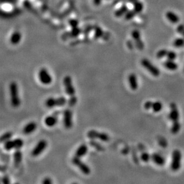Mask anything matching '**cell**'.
<instances>
[{"label":"cell","instance_id":"1","mask_svg":"<svg viewBox=\"0 0 184 184\" xmlns=\"http://www.w3.org/2000/svg\"><path fill=\"white\" fill-rule=\"evenodd\" d=\"M9 91L11 105L15 108L19 107L21 104V101L19 96L18 86L16 82H11L10 83Z\"/></svg>","mask_w":184,"mask_h":184},{"label":"cell","instance_id":"2","mask_svg":"<svg viewBox=\"0 0 184 184\" xmlns=\"http://www.w3.org/2000/svg\"><path fill=\"white\" fill-rule=\"evenodd\" d=\"M67 103L66 98L63 96L58 98L49 97L45 101V105L49 109L53 108L54 107H62Z\"/></svg>","mask_w":184,"mask_h":184},{"label":"cell","instance_id":"3","mask_svg":"<svg viewBox=\"0 0 184 184\" xmlns=\"http://www.w3.org/2000/svg\"><path fill=\"white\" fill-rule=\"evenodd\" d=\"M24 142L21 138H16L15 139H10L5 142L4 148L7 151H10L13 149L20 150L23 147Z\"/></svg>","mask_w":184,"mask_h":184},{"label":"cell","instance_id":"4","mask_svg":"<svg viewBox=\"0 0 184 184\" xmlns=\"http://www.w3.org/2000/svg\"><path fill=\"white\" fill-rule=\"evenodd\" d=\"M182 154L178 150H175L172 152L170 168L173 171H178L181 166Z\"/></svg>","mask_w":184,"mask_h":184},{"label":"cell","instance_id":"5","mask_svg":"<svg viewBox=\"0 0 184 184\" xmlns=\"http://www.w3.org/2000/svg\"><path fill=\"white\" fill-rule=\"evenodd\" d=\"M141 65L144 67V68L148 72H150L152 76L155 77H157L160 75V70L154 66L153 64L147 58H144L141 62Z\"/></svg>","mask_w":184,"mask_h":184},{"label":"cell","instance_id":"6","mask_svg":"<svg viewBox=\"0 0 184 184\" xmlns=\"http://www.w3.org/2000/svg\"><path fill=\"white\" fill-rule=\"evenodd\" d=\"M39 80L43 85H48L53 81L52 76L45 68H42L38 72Z\"/></svg>","mask_w":184,"mask_h":184},{"label":"cell","instance_id":"7","mask_svg":"<svg viewBox=\"0 0 184 184\" xmlns=\"http://www.w3.org/2000/svg\"><path fill=\"white\" fill-rule=\"evenodd\" d=\"M87 136L90 139H98L102 141L107 142L109 140V136L104 132H98L96 130H90L87 133Z\"/></svg>","mask_w":184,"mask_h":184},{"label":"cell","instance_id":"8","mask_svg":"<svg viewBox=\"0 0 184 184\" xmlns=\"http://www.w3.org/2000/svg\"><path fill=\"white\" fill-rule=\"evenodd\" d=\"M80 159V158L79 157L75 156L72 159V163L75 166H77L83 174L89 175L91 172V169L89 168L88 165H87L85 163H84L83 161H82Z\"/></svg>","mask_w":184,"mask_h":184},{"label":"cell","instance_id":"9","mask_svg":"<svg viewBox=\"0 0 184 184\" xmlns=\"http://www.w3.org/2000/svg\"><path fill=\"white\" fill-rule=\"evenodd\" d=\"M47 147V142L45 139H41L35 146L31 152L33 157H38L46 149Z\"/></svg>","mask_w":184,"mask_h":184},{"label":"cell","instance_id":"10","mask_svg":"<svg viewBox=\"0 0 184 184\" xmlns=\"http://www.w3.org/2000/svg\"><path fill=\"white\" fill-rule=\"evenodd\" d=\"M63 84L66 94L70 96H75V89L73 85L72 78L70 76H66L64 77L63 79Z\"/></svg>","mask_w":184,"mask_h":184},{"label":"cell","instance_id":"11","mask_svg":"<svg viewBox=\"0 0 184 184\" xmlns=\"http://www.w3.org/2000/svg\"><path fill=\"white\" fill-rule=\"evenodd\" d=\"M63 125L67 129H70L73 126V113L70 109L63 111Z\"/></svg>","mask_w":184,"mask_h":184},{"label":"cell","instance_id":"12","mask_svg":"<svg viewBox=\"0 0 184 184\" xmlns=\"http://www.w3.org/2000/svg\"><path fill=\"white\" fill-rule=\"evenodd\" d=\"M60 111L54 112L53 114L48 116L45 118L44 123L48 127H53L56 125L58 122V116L60 114Z\"/></svg>","mask_w":184,"mask_h":184},{"label":"cell","instance_id":"13","mask_svg":"<svg viewBox=\"0 0 184 184\" xmlns=\"http://www.w3.org/2000/svg\"><path fill=\"white\" fill-rule=\"evenodd\" d=\"M169 118L170 120L173 122H178L179 119V113L177 109L176 104L172 103L170 105V112L169 114Z\"/></svg>","mask_w":184,"mask_h":184},{"label":"cell","instance_id":"14","mask_svg":"<svg viewBox=\"0 0 184 184\" xmlns=\"http://www.w3.org/2000/svg\"><path fill=\"white\" fill-rule=\"evenodd\" d=\"M37 128V124L35 122H31L27 123L23 129V133L25 135H30Z\"/></svg>","mask_w":184,"mask_h":184},{"label":"cell","instance_id":"15","mask_svg":"<svg viewBox=\"0 0 184 184\" xmlns=\"http://www.w3.org/2000/svg\"><path fill=\"white\" fill-rule=\"evenodd\" d=\"M128 82L132 90L135 91L138 87V80L135 74L131 73L128 76Z\"/></svg>","mask_w":184,"mask_h":184},{"label":"cell","instance_id":"16","mask_svg":"<svg viewBox=\"0 0 184 184\" xmlns=\"http://www.w3.org/2000/svg\"><path fill=\"white\" fill-rule=\"evenodd\" d=\"M88 148L86 144H82L77 148L75 152V156L81 158L85 156L88 152Z\"/></svg>","mask_w":184,"mask_h":184},{"label":"cell","instance_id":"17","mask_svg":"<svg viewBox=\"0 0 184 184\" xmlns=\"http://www.w3.org/2000/svg\"><path fill=\"white\" fill-rule=\"evenodd\" d=\"M14 165L16 168H18L22 161V152L20 150H16V152L13 154Z\"/></svg>","mask_w":184,"mask_h":184},{"label":"cell","instance_id":"18","mask_svg":"<svg viewBox=\"0 0 184 184\" xmlns=\"http://www.w3.org/2000/svg\"><path fill=\"white\" fill-rule=\"evenodd\" d=\"M152 161L159 166H163L165 163V158L157 153H154L152 155Z\"/></svg>","mask_w":184,"mask_h":184},{"label":"cell","instance_id":"19","mask_svg":"<svg viewBox=\"0 0 184 184\" xmlns=\"http://www.w3.org/2000/svg\"><path fill=\"white\" fill-rule=\"evenodd\" d=\"M166 17L168 19L169 21L172 24H176L179 22V16L172 11H168L166 13Z\"/></svg>","mask_w":184,"mask_h":184},{"label":"cell","instance_id":"20","mask_svg":"<svg viewBox=\"0 0 184 184\" xmlns=\"http://www.w3.org/2000/svg\"><path fill=\"white\" fill-rule=\"evenodd\" d=\"M22 39V35L19 32H15L11 36L10 42L13 45L18 44Z\"/></svg>","mask_w":184,"mask_h":184},{"label":"cell","instance_id":"21","mask_svg":"<svg viewBox=\"0 0 184 184\" xmlns=\"http://www.w3.org/2000/svg\"><path fill=\"white\" fill-rule=\"evenodd\" d=\"M164 66L170 71H176L178 68V65L173 60H168L164 63Z\"/></svg>","mask_w":184,"mask_h":184},{"label":"cell","instance_id":"22","mask_svg":"<svg viewBox=\"0 0 184 184\" xmlns=\"http://www.w3.org/2000/svg\"><path fill=\"white\" fill-rule=\"evenodd\" d=\"M128 6L126 5H123L115 11L114 15L117 17H120L121 16L125 15V14L128 12Z\"/></svg>","mask_w":184,"mask_h":184},{"label":"cell","instance_id":"23","mask_svg":"<svg viewBox=\"0 0 184 184\" xmlns=\"http://www.w3.org/2000/svg\"><path fill=\"white\" fill-rule=\"evenodd\" d=\"M89 144L95 149H96L97 151L98 152H103L104 150V148L103 146L101 144L98 143V142H96V141H94V139H91V141H90L89 142Z\"/></svg>","mask_w":184,"mask_h":184},{"label":"cell","instance_id":"24","mask_svg":"<svg viewBox=\"0 0 184 184\" xmlns=\"http://www.w3.org/2000/svg\"><path fill=\"white\" fill-rule=\"evenodd\" d=\"M143 8H144V5L141 2L137 1L134 3V9L133 10L136 12V14L141 13L143 11Z\"/></svg>","mask_w":184,"mask_h":184},{"label":"cell","instance_id":"25","mask_svg":"<svg viewBox=\"0 0 184 184\" xmlns=\"http://www.w3.org/2000/svg\"><path fill=\"white\" fill-rule=\"evenodd\" d=\"M181 128V125L179 122H173V125L172 126L170 131L173 134H176L179 132Z\"/></svg>","mask_w":184,"mask_h":184},{"label":"cell","instance_id":"26","mask_svg":"<svg viewBox=\"0 0 184 184\" xmlns=\"http://www.w3.org/2000/svg\"><path fill=\"white\" fill-rule=\"evenodd\" d=\"M13 134L10 131H8V132L4 133L1 136V142L4 143L5 142L11 139L13 136Z\"/></svg>","mask_w":184,"mask_h":184},{"label":"cell","instance_id":"27","mask_svg":"<svg viewBox=\"0 0 184 184\" xmlns=\"http://www.w3.org/2000/svg\"><path fill=\"white\" fill-rule=\"evenodd\" d=\"M163 109V104L160 101H156L152 104V110L154 112H159Z\"/></svg>","mask_w":184,"mask_h":184},{"label":"cell","instance_id":"28","mask_svg":"<svg viewBox=\"0 0 184 184\" xmlns=\"http://www.w3.org/2000/svg\"><path fill=\"white\" fill-rule=\"evenodd\" d=\"M173 45L176 48H181L184 46V39L183 38H177L173 41Z\"/></svg>","mask_w":184,"mask_h":184},{"label":"cell","instance_id":"29","mask_svg":"<svg viewBox=\"0 0 184 184\" xmlns=\"http://www.w3.org/2000/svg\"><path fill=\"white\" fill-rule=\"evenodd\" d=\"M136 15V13L134 10H129V11H128V12L125 14V19L126 20H130L131 19H132Z\"/></svg>","mask_w":184,"mask_h":184},{"label":"cell","instance_id":"30","mask_svg":"<svg viewBox=\"0 0 184 184\" xmlns=\"http://www.w3.org/2000/svg\"><path fill=\"white\" fill-rule=\"evenodd\" d=\"M169 51H168L167 49H160L159 50L157 54H156V57L158 58H163L167 56V54H168V53Z\"/></svg>","mask_w":184,"mask_h":184},{"label":"cell","instance_id":"31","mask_svg":"<svg viewBox=\"0 0 184 184\" xmlns=\"http://www.w3.org/2000/svg\"><path fill=\"white\" fill-rule=\"evenodd\" d=\"M132 38L135 40V42H137L141 40V34L137 30H134L132 32Z\"/></svg>","mask_w":184,"mask_h":184},{"label":"cell","instance_id":"32","mask_svg":"<svg viewBox=\"0 0 184 184\" xmlns=\"http://www.w3.org/2000/svg\"><path fill=\"white\" fill-rule=\"evenodd\" d=\"M77 101H78L77 97L75 96H71V98L67 101V103H68L69 106L73 107V106H74L75 104L77 103Z\"/></svg>","mask_w":184,"mask_h":184},{"label":"cell","instance_id":"33","mask_svg":"<svg viewBox=\"0 0 184 184\" xmlns=\"http://www.w3.org/2000/svg\"><path fill=\"white\" fill-rule=\"evenodd\" d=\"M141 159L144 162H148L150 159H152V156L147 152H143L141 156Z\"/></svg>","mask_w":184,"mask_h":184},{"label":"cell","instance_id":"34","mask_svg":"<svg viewBox=\"0 0 184 184\" xmlns=\"http://www.w3.org/2000/svg\"><path fill=\"white\" fill-rule=\"evenodd\" d=\"M166 57H167L168 60H174L176 59L177 55H176V53L174 51H168Z\"/></svg>","mask_w":184,"mask_h":184},{"label":"cell","instance_id":"35","mask_svg":"<svg viewBox=\"0 0 184 184\" xmlns=\"http://www.w3.org/2000/svg\"><path fill=\"white\" fill-rule=\"evenodd\" d=\"M103 31L101 28H98V27H96V32H95V38L96 39H98L100 37H101V36L103 35Z\"/></svg>","mask_w":184,"mask_h":184},{"label":"cell","instance_id":"36","mask_svg":"<svg viewBox=\"0 0 184 184\" xmlns=\"http://www.w3.org/2000/svg\"><path fill=\"white\" fill-rule=\"evenodd\" d=\"M69 24L71 25V26H72V28H76V27H78V21L75 20V19H72V20H70L69 22Z\"/></svg>","mask_w":184,"mask_h":184},{"label":"cell","instance_id":"37","mask_svg":"<svg viewBox=\"0 0 184 184\" xmlns=\"http://www.w3.org/2000/svg\"><path fill=\"white\" fill-rule=\"evenodd\" d=\"M176 31L179 34H182L184 33V24H181L178 25L176 28Z\"/></svg>","mask_w":184,"mask_h":184},{"label":"cell","instance_id":"38","mask_svg":"<svg viewBox=\"0 0 184 184\" xmlns=\"http://www.w3.org/2000/svg\"><path fill=\"white\" fill-rule=\"evenodd\" d=\"M152 104H153V103L151 101H146L144 104V107L146 110H150V109H152Z\"/></svg>","mask_w":184,"mask_h":184},{"label":"cell","instance_id":"39","mask_svg":"<svg viewBox=\"0 0 184 184\" xmlns=\"http://www.w3.org/2000/svg\"><path fill=\"white\" fill-rule=\"evenodd\" d=\"M2 183L4 184H10V178H8V176L5 175L2 178Z\"/></svg>","mask_w":184,"mask_h":184},{"label":"cell","instance_id":"40","mask_svg":"<svg viewBox=\"0 0 184 184\" xmlns=\"http://www.w3.org/2000/svg\"><path fill=\"white\" fill-rule=\"evenodd\" d=\"M52 182H53V181H52V180L49 178H45L44 179H43V181H42V183L44 184H52Z\"/></svg>","mask_w":184,"mask_h":184},{"label":"cell","instance_id":"41","mask_svg":"<svg viewBox=\"0 0 184 184\" xmlns=\"http://www.w3.org/2000/svg\"><path fill=\"white\" fill-rule=\"evenodd\" d=\"M101 1L102 0H93V2H94V4L96 6H98L101 4Z\"/></svg>","mask_w":184,"mask_h":184},{"label":"cell","instance_id":"42","mask_svg":"<svg viewBox=\"0 0 184 184\" xmlns=\"http://www.w3.org/2000/svg\"><path fill=\"white\" fill-rule=\"evenodd\" d=\"M91 29H92V28H91V27H89L88 28H87V29H85V33H87L88 32H89V31L91 30Z\"/></svg>","mask_w":184,"mask_h":184},{"label":"cell","instance_id":"43","mask_svg":"<svg viewBox=\"0 0 184 184\" xmlns=\"http://www.w3.org/2000/svg\"><path fill=\"white\" fill-rule=\"evenodd\" d=\"M137 1H138V0H128V1H129V2H131V3H133V4H134L135 2Z\"/></svg>","mask_w":184,"mask_h":184},{"label":"cell","instance_id":"44","mask_svg":"<svg viewBox=\"0 0 184 184\" xmlns=\"http://www.w3.org/2000/svg\"><path fill=\"white\" fill-rule=\"evenodd\" d=\"M183 35H184V33H183Z\"/></svg>","mask_w":184,"mask_h":184}]
</instances>
